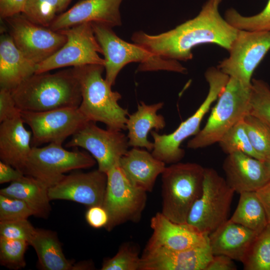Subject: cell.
Returning <instances> with one entry per match:
<instances>
[{"label":"cell","mask_w":270,"mask_h":270,"mask_svg":"<svg viewBox=\"0 0 270 270\" xmlns=\"http://www.w3.org/2000/svg\"><path fill=\"white\" fill-rule=\"evenodd\" d=\"M66 37L63 46L51 56L37 64L35 73L67 66L88 64L104 66L99 54L102 50L94 34L91 22L77 24L60 30Z\"/></svg>","instance_id":"30bf717a"},{"label":"cell","mask_w":270,"mask_h":270,"mask_svg":"<svg viewBox=\"0 0 270 270\" xmlns=\"http://www.w3.org/2000/svg\"><path fill=\"white\" fill-rule=\"evenodd\" d=\"M24 124L20 114L0 125V160L23 173L32 148V132L26 128Z\"/></svg>","instance_id":"44dd1931"},{"label":"cell","mask_w":270,"mask_h":270,"mask_svg":"<svg viewBox=\"0 0 270 270\" xmlns=\"http://www.w3.org/2000/svg\"><path fill=\"white\" fill-rule=\"evenodd\" d=\"M11 92L21 111L78 108L82 102L80 84L73 67L53 74L34 73Z\"/></svg>","instance_id":"7a4b0ae2"},{"label":"cell","mask_w":270,"mask_h":270,"mask_svg":"<svg viewBox=\"0 0 270 270\" xmlns=\"http://www.w3.org/2000/svg\"><path fill=\"white\" fill-rule=\"evenodd\" d=\"M119 166L129 182L146 192H151L157 177L162 174L166 164L148 150L133 147L120 159Z\"/></svg>","instance_id":"603a6c76"},{"label":"cell","mask_w":270,"mask_h":270,"mask_svg":"<svg viewBox=\"0 0 270 270\" xmlns=\"http://www.w3.org/2000/svg\"><path fill=\"white\" fill-rule=\"evenodd\" d=\"M58 12V0H26L22 14L32 22L49 28Z\"/></svg>","instance_id":"836d02e7"},{"label":"cell","mask_w":270,"mask_h":270,"mask_svg":"<svg viewBox=\"0 0 270 270\" xmlns=\"http://www.w3.org/2000/svg\"><path fill=\"white\" fill-rule=\"evenodd\" d=\"M256 192L264 206L270 224V180Z\"/></svg>","instance_id":"ee69618b"},{"label":"cell","mask_w":270,"mask_h":270,"mask_svg":"<svg viewBox=\"0 0 270 270\" xmlns=\"http://www.w3.org/2000/svg\"><path fill=\"white\" fill-rule=\"evenodd\" d=\"M95 159L88 154L66 150L62 144L50 143L42 148L32 146L24 173L46 184L48 188L58 182L64 173L93 166Z\"/></svg>","instance_id":"9c48e42d"},{"label":"cell","mask_w":270,"mask_h":270,"mask_svg":"<svg viewBox=\"0 0 270 270\" xmlns=\"http://www.w3.org/2000/svg\"><path fill=\"white\" fill-rule=\"evenodd\" d=\"M243 120L254 149L264 160L270 155V128L261 120L250 114Z\"/></svg>","instance_id":"d6a6232c"},{"label":"cell","mask_w":270,"mask_h":270,"mask_svg":"<svg viewBox=\"0 0 270 270\" xmlns=\"http://www.w3.org/2000/svg\"><path fill=\"white\" fill-rule=\"evenodd\" d=\"M249 114L261 120L270 128V86L262 80H252Z\"/></svg>","instance_id":"1f68e13d"},{"label":"cell","mask_w":270,"mask_h":270,"mask_svg":"<svg viewBox=\"0 0 270 270\" xmlns=\"http://www.w3.org/2000/svg\"><path fill=\"white\" fill-rule=\"evenodd\" d=\"M236 266L234 260L224 254L213 255L205 270H236Z\"/></svg>","instance_id":"b9f144b4"},{"label":"cell","mask_w":270,"mask_h":270,"mask_svg":"<svg viewBox=\"0 0 270 270\" xmlns=\"http://www.w3.org/2000/svg\"><path fill=\"white\" fill-rule=\"evenodd\" d=\"M226 20L238 30L248 31H270V0L263 10L252 16H244L233 8L226 10Z\"/></svg>","instance_id":"4dcf8cb0"},{"label":"cell","mask_w":270,"mask_h":270,"mask_svg":"<svg viewBox=\"0 0 270 270\" xmlns=\"http://www.w3.org/2000/svg\"><path fill=\"white\" fill-rule=\"evenodd\" d=\"M87 222L95 228H105L108 223V216L102 206H90L86 214Z\"/></svg>","instance_id":"ab89813d"},{"label":"cell","mask_w":270,"mask_h":270,"mask_svg":"<svg viewBox=\"0 0 270 270\" xmlns=\"http://www.w3.org/2000/svg\"><path fill=\"white\" fill-rule=\"evenodd\" d=\"M28 245L25 240L0 236V264L14 270L24 268L26 266L24 254Z\"/></svg>","instance_id":"e575fe53"},{"label":"cell","mask_w":270,"mask_h":270,"mask_svg":"<svg viewBox=\"0 0 270 270\" xmlns=\"http://www.w3.org/2000/svg\"><path fill=\"white\" fill-rule=\"evenodd\" d=\"M72 0H58V12H64L69 5Z\"/></svg>","instance_id":"f6af8a7d"},{"label":"cell","mask_w":270,"mask_h":270,"mask_svg":"<svg viewBox=\"0 0 270 270\" xmlns=\"http://www.w3.org/2000/svg\"><path fill=\"white\" fill-rule=\"evenodd\" d=\"M21 117L31 129L34 146L44 143L62 144L89 121L78 108L39 112L21 111Z\"/></svg>","instance_id":"5bb4252c"},{"label":"cell","mask_w":270,"mask_h":270,"mask_svg":"<svg viewBox=\"0 0 270 270\" xmlns=\"http://www.w3.org/2000/svg\"><path fill=\"white\" fill-rule=\"evenodd\" d=\"M36 66L16 46L10 34L0 36V88L12 91L35 73Z\"/></svg>","instance_id":"cb8c5ba5"},{"label":"cell","mask_w":270,"mask_h":270,"mask_svg":"<svg viewBox=\"0 0 270 270\" xmlns=\"http://www.w3.org/2000/svg\"><path fill=\"white\" fill-rule=\"evenodd\" d=\"M209 86L206 98L194 114L182 122L169 134H160L156 130L150 132L154 139L152 154L166 164L179 162L184 156L180 144L187 138L196 136L200 132L201 122L212 104L218 98L230 77L217 68L210 67L204 74Z\"/></svg>","instance_id":"52a82bcc"},{"label":"cell","mask_w":270,"mask_h":270,"mask_svg":"<svg viewBox=\"0 0 270 270\" xmlns=\"http://www.w3.org/2000/svg\"><path fill=\"white\" fill-rule=\"evenodd\" d=\"M26 0H0V16L6 19L22 13Z\"/></svg>","instance_id":"60d3db41"},{"label":"cell","mask_w":270,"mask_h":270,"mask_svg":"<svg viewBox=\"0 0 270 270\" xmlns=\"http://www.w3.org/2000/svg\"><path fill=\"white\" fill-rule=\"evenodd\" d=\"M264 161L270 176V155L265 158Z\"/></svg>","instance_id":"bcb514c9"},{"label":"cell","mask_w":270,"mask_h":270,"mask_svg":"<svg viewBox=\"0 0 270 270\" xmlns=\"http://www.w3.org/2000/svg\"><path fill=\"white\" fill-rule=\"evenodd\" d=\"M258 234L230 219L208 234L213 255L224 254L241 262Z\"/></svg>","instance_id":"7402d4cb"},{"label":"cell","mask_w":270,"mask_h":270,"mask_svg":"<svg viewBox=\"0 0 270 270\" xmlns=\"http://www.w3.org/2000/svg\"><path fill=\"white\" fill-rule=\"evenodd\" d=\"M240 194L238 206L230 220L259 234L268 224L264 206L256 192Z\"/></svg>","instance_id":"83f0119b"},{"label":"cell","mask_w":270,"mask_h":270,"mask_svg":"<svg viewBox=\"0 0 270 270\" xmlns=\"http://www.w3.org/2000/svg\"><path fill=\"white\" fill-rule=\"evenodd\" d=\"M242 263L245 270H270V224L257 236Z\"/></svg>","instance_id":"f1b7e54d"},{"label":"cell","mask_w":270,"mask_h":270,"mask_svg":"<svg viewBox=\"0 0 270 270\" xmlns=\"http://www.w3.org/2000/svg\"><path fill=\"white\" fill-rule=\"evenodd\" d=\"M91 24L104 56L105 80L110 86L115 84L121 70L132 62H140L138 72L164 70L186 73L187 70L178 61L163 58L136 44L124 40L108 26L98 22Z\"/></svg>","instance_id":"277c9868"},{"label":"cell","mask_w":270,"mask_h":270,"mask_svg":"<svg viewBox=\"0 0 270 270\" xmlns=\"http://www.w3.org/2000/svg\"><path fill=\"white\" fill-rule=\"evenodd\" d=\"M234 191L212 168H204L202 190L192 206L186 224L209 234L228 220Z\"/></svg>","instance_id":"ba28073f"},{"label":"cell","mask_w":270,"mask_h":270,"mask_svg":"<svg viewBox=\"0 0 270 270\" xmlns=\"http://www.w3.org/2000/svg\"><path fill=\"white\" fill-rule=\"evenodd\" d=\"M243 120L238 122L224 135L218 142L219 146L227 154L242 152L264 160L254 149L246 133Z\"/></svg>","instance_id":"f546056e"},{"label":"cell","mask_w":270,"mask_h":270,"mask_svg":"<svg viewBox=\"0 0 270 270\" xmlns=\"http://www.w3.org/2000/svg\"><path fill=\"white\" fill-rule=\"evenodd\" d=\"M73 68L81 89L78 108L84 116L89 121L105 124L108 128L126 130L128 110L118 104L121 94L112 90V86L102 78L104 66L88 64Z\"/></svg>","instance_id":"3957f363"},{"label":"cell","mask_w":270,"mask_h":270,"mask_svg":"<svg viewBox=\"0 0 270 270\" xmlns=\"http://www.w3.org/2000/svg\"><path fill=\"white\" fill-rule=\"evenodd\" d=\"M222 1L208 0L196 17L174 29L156 35L139 31L132 40L155 56L176 61L192 59V49L202 44H216L228 51L238 30L220 14Z\"/></svg>","instance_id":"6da1fadb"},{"label":"cell","mask_w":270,"mask_h":270,"mask_svg":"<svg viewBox=\"0 0 270 270\" xmlns=\"http://www.w3.org/2000/svg\"><path fill=\"white\" fill-rule=\"evenodd\" d=\"M29 244L34 249L42 269L75 270V267L66 258L57 234L54 232L36 228Z\"/></svg>","instance_id":"4316f807"},{"label":"cell","mask_w":270,"mask_h":270,"mask_svg":"<svg viewBox=\"0 0 270 270\" xmlns=\"http://www.w3.org/2000/svg\"><path fill=\"white\" fill-rule=\"evenodd\" d=\"M270 50V31L238 30L229 56L217 68L244 85L250 86L254 70Z\"/></svg>","instance_id":"7c38bea8"},{"label":"cell","mask_w":270,"mask_h":270,"mask_svg":"<svg viewBox=\"0 0 270 270\" xmlns=\"http://www.w3.org/2000/svg\"><path fill=\"white\" fill-rule=\"evenodd\" d=\"M222 168L227 184L239 194L256 192L270 180L264 161L242 152L228 154Z\"/></svg>","instance_id":"ffe728a7"},{"label":"cell","mask_w":270,"mask_h":270,"mask_svg":"<svg viewBox=\"0 0 270 270\" xmlns=\"http://www.w3.org/2000/svg\"><path fill=\"white\" fill-rule=\"evenodd\" d=\"M33 212L23 200L0 194V221L28 219Z\"/></svg>","instance_id":"8d00e7d4"},{"label":"cell","mask_w":270,"mask_h":270,"mask_svg":"<svg viewBox=\"0 0 270 270\" xmlns=\"http://www.w3.org/2000/svg\"><path fill=\"white\" fill-rule=\"evenodd\" d=\"M106 184V174L98 169L65 175L48 188V196L50 200H72L89 207L102 206Z\"/></svg>","instance_id":"2e32d148"},{"label":"cell","mask_w":270,"mask_h":270,"mask_svg":"<svg viewBox=\"0 0 270 270\" xmlns=\"http://www.w3.org/2000/svg\"><path fill=\"white\" fill-rule=\"evenodd\" d=\"M204 168L192 162H177L162 174V213L172 222L186 224L189 212L200 196Z\"/></svg>","instance_id":"5b68a950"},{"label":"cell","mask_w":270,"mask_h":270,"mask_svg":"<svg viewBox=\"0 0 270 270\" xmlns=\"http://www.w3.org/2000/svg\"><path fill=\"white\" fill-rule=\"evenodd\" d=\"M107 184L102 206L108 216L105 228L108 232L127 222L140 220L146 202V192L134 186L119 164L107 173Z\"/></svg>","instance_id":"8fae6325"},{"label":"cell","mask_w":270,"mask_h":270,"mask_svg":"<svg viewBox=\"0 0 270 270\" xmlns=\"http://www.w3.org/2000/svg\"><path fill=\"white\" fill-rule=\"evenodd\" d=\"M21 110L17 107L12 92L0 90V122L20 116Z\"/></svg>","instance_id":"f35d334b"},{"label":"cell","mask_w":270,"mask_h":270,"mask_svg":"<svg viewBox=\"0 0 270 270\" xmlns=\"http://www.w3.org/2000/svg\"><path fill=\"white\" fill-rule=\"evenodd\" d=\"M152 234L146 248H162L182 250L209 244L208 235L203 234L188 224L174 222L161 212L150 220Z\"/></svg>","instance_id":"e0dca14e"},{"label":"cell","mask_w":270,"mask_h":270,"mask_svg":"<svg viewBox=\"0 0 270 270\" xmlns=\"http://www.w3.org/2000/svg\"><path fill=\"white\" fill-rule=\"evenodd\" d=\"M5 20L16 46L36 64L51 56L66 42V37L61 31L36 24L22 13Z\"/></svg>","instance_id":"9a60e30c"},{"label":"cell","mask_w":270,"mask_h":270,"mask_svg":"<svg viewBox=\"0 0 270 270\" xmlns=\"http://www.w3.org/2000/svg\"><path fill=\"white\" fill-rule=\"evenodd\" d=\"M212 256L209 244L182 250L145 248L140 270H205Z\"/></svg>","instance_id":"d6986e66"},{"label":"cell","mask_w":270,"mask_h":270,"mask_svg":"<svg viewBox=\"0 0 270 270\" xmlns=\"http://www.w3.org/2000/svg\"><path fill=\"white\" fill-rule=\"evenodd\" d=\"M123 0H80L57 16L49 28L58 31L86 22H98L111 28L122 24L120 8Z\"/></svg>","instance_id":"ac0fdd59"},{"label":"cell","mask_w":270,"mask_h":270,"mask_svg":"<svg viewBox=\"0 0 270 270\" xmlns=\"http://www.w3.org/2000/svg\"><path fill=\"white\" fill-rule=\"evenodd\" d=\"M122 131L104 130L96 122L88 121L72 136L66 146L80 147L88 150L97 162L98 170L106 174L119 164L128 151V138Z\"/></svg>","instance_id":"4fadbf2b"},{"label":"cell","mask_w":270,"mask_h":270,"mask_svg":"<svg viewBox=\"0 0 270 270\" xmlns=\"http://www.w3.org/2000/svg\"><path fill=\"white\" fill-rule=\"evenodd\" d=\"M0 194L23 200L35 216L46 218L50 214L48 187L32 176L24 174L11 182L8 186L0 190Z\"/></svg>","instance_id":"484cf974"},{"label":"cell","mask_w":270,"mask_h":270,"mask_svg":"<svg viewBox=\"0 0 270 270\" xmlns=\"http://www.w3.org/2000/svg\"><path fill=\"white\" fill-rule=\"evenodd\" d=\"M24 174L12 166L0 161V184H2L14 181Z\"/></svg>","instance_id":"7bdbcfd3"},{"label":"cell","mask_w":270,"mask_h":270,"mask_svg":"<svg viewBox=\"0 0 270 270\" xmlns=\"http://www.w3.org/2000/svg\"><path fill=\"white\" fill-rule=\"evenodd\" d=\"M36 229L28 219L0 221V236L25 240L28 244Z\"/></svg>","instance_id":"74e56055"},{"label":"cell","mask_w":270,"mask_h":270,"mask_svg":"<svg viewBox=\"0 0 270 270\" xmlns=\"http://www.w3.org/2000/svg\"><path fill=\"white\" fill-rule=\"evenodd\" d=\"M250 87L230 77L204 126L188 141L187 148L198 149L218 143L232 128L242 120L250 112Z\"/></svg>","instance_id":"8992f818"},{"label":"cell","mask_w":270,"mask_h":270,"mask_svg":"<svg viewBox=\"0 0 270 270\" xmlns=\"http://www.w3.org/2000/svg\"><path fill=\"white\" fill-rule=\"evenodd\" d=\"M140 258L136 248L129 243L122 245L112 258L104 260L102 270H140Z\"/></svg>","instance_id":"d590c367"},{"label":"cell","mask_w":270,"mask_h":270,"mask_svg":"<svg viewBox=\"0 0 270 270\" xmlns=\"http://www.w3.org/2000/svg\"><path fill=\"white\" fill-rule=\"evenodd\" d=\"M164 105L163 102L148 105L141 102L138 104L136 112L128 115L126 127L130 146L144 148L150 152L152 150L154 142L148 140V135L152 129L158 132L165 127L164 118L157 114Z\"/></svg>","instance_id":"d4e9b609"}]
</instances>
